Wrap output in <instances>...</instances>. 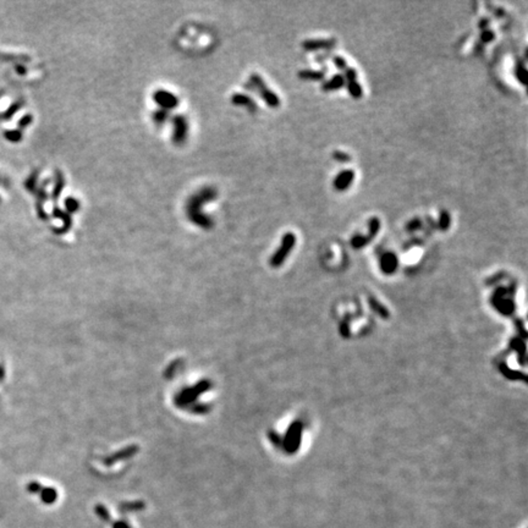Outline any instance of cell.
Returning a JSON list of instances; mask_svg holds the SVG:
<instances>
[{
	"label": "cell",
	"mask_w": 528,
	"mask_h": 528,
	"mask_svg": "<svg viewBox=\"0 0 528 528\" xmlns=\"http://www.w3.org/2000/svg\"><path fill=\"white\" fill-rule=\"evenodd\" d=\"M217 198V190L214 187H203L192 195L186 204L187 217L192 222L202 229L209 230L213 227V220L202 213V206Z\"/></svg>",
	"instance_id": "6da1fadb"
},
{
	"label": "cell",
	"mask_w": 528,
	"mask_h": 528,
	"mask_svg": "<svg viewBox=\"0 0 528 528\" xmlns=\"http://www.w3.org/2000/svg\"><path fill=\"white\" fill-rule=\"evenodd\" d=\"M212 387H213L212 380L202 379V380H199L195 387L184 388V389H182L181 391L175 396V399H174L175 406L179 407V409H181V410L190 409V406H191L192 404H195L201 395L206 394L207 391H209V390L212 389Z\"/></svg>",
	"instance_id": "7a4b0ae2"
},
{
	"label": "cell",
	"mask_w": 528,
	"mask_h": 528,
	"mask_svg": "<svg viewBox=\"0 0 528 528\" xmlns=\"http://www.w3.org/2000/svg\"><path fill=\"white\" fill-rule=\"evenodd\" d=\"M250 84L252 86V88L256 89L258 92V94L261 96V98L267 103L268 107L270 108H279L280 107V98L275 92H273L269 87L267 86V83L264 82V80L262 79L261 75L258 74H252L250 76Z\"/></svg>",
	"instance_id": "3957f363"
},
{
	"label": "cell",
	"mask_w": 528,
	"mask_h": 528,
	"mask_svg": "<svg viewBox=\"0 0 528 528\" xmlns=\"http://www.w3.org/2000/svg\"><path fill=\"white\" fill-rule=\"evenodd\" d=\"M296 245V235L294 232H286V234L282 236L281 244L280 247L277 250L273 257L270 258V265L273 268H279L280 265L285 262V259L287 258L290 252L292 251V249Z\"/></svg>",
	"instance_id": "277c9868"
},
{
	"label": "cell",
	"mask_w": 528,
	"mask_h": 528,
	"mask_svg": "<svg viewBox=\"0 0 528 528\" xmlns=\"http://www.w3.org/2000/svg\"><path fill=\"white\" fill-rule=\"evenodd\" d=\"M172 142L175 144H182L187 139L189 135V121L184 115H175L172 117Z\"/></svg>",
	"instance_id": "5b68a950"
},
{
	"label": "cell",
	"mask_w": 528,
	"mask_h": 528,
	"mask_svg": "<svg viewBox=\"0 0 528 528\" xmlns=\"http://www.w3.org/2000/svg\"><path fill=\"white\" fill-rule=\"evenodd\" d=\"M153 101L160 109L167 110V111L175 109L179 106V98L175 94H172L171 92L165 91V89H158V91L154 92Z\"/></svg>",
	"instance_id": "8992f818"
},
{
	"label": "cell",
	"mask_w": 528,
	"mask_h": 528,
	"mask_svg": "<svg viewBox=\"0 0 528 528\" xmlns=\"http://www.w3.org/2000/svg\"><path fill=\"white\" fill-rule=\"evenodd\" d=\"M336 46V39L335 38H316V39H306L302 42V48L307 52L314 51H329Z\"/></svg>",
	"instance_id": "52a82bcc"
},
{
	"label": "cell",
	"mask_w": 528,
	"mask_h": 528,
	"mask_svg": "<svg viewBox=\"0 0 528 528\" xmlns=\"http://www.w3.org/2000/svg\"><path fill=\"white\" fill-rule=\"evenodd\" d=\"M355 180V171L351 169H345L342 171H340L339 174L335 176L334 181H333V186L336 191L342 192L346 191L351 184Z\"/></svg>",
	"instance_id": "ba28073f"
},
{
	"label": "cell",
	"mask_w": 528,
	"mask_h": 528,
	"mask_svg": "<svg viewBox=\"0 0 528 528\" xmlns=\"http://www.w3.org/2000/svg\"><path fill=\"white\" fill-rule=\"evenodd\" d=\"M137 452H139V446H136V445H131V446L124 447L122 450H119L117 452H114V454L110 455V456L106 457L103 462H104V465H107V466H111V465L115 464V462L121 461V460H127V459H130V457L135 456Z\"/></svg>",
	"instance_id": "9c48e42d"
},
{
	"label": "cell",
	"mask_w": 528,
	"mask_h": 528,
	"mask_svg": "<svg viewBox=\"0 0 528 528\" xmlns=\"http://www.w3.org/2000/svg\"><path fill=\"white\" fill-rule=\"evenodd\" d=\"M231 103L235 104V106H239V107H245L246 109H249L250 111H256L257 110V104L256 102L253 101V99L251 98L250 96H247V94H244V93H235L232 94L231 97Z\"/></svg>",
	"instance_id": "30bf717a"
},
{
	"label": "cell",
	"mask_w": 528,
	"mask_h": 528,
	"mask_svg": "<svg viewBox=\"0 0 528 528\" xmlns=\"http://www.w3.org/2000/svg\"><path fill=\"white\" fill-rule=\"evenodd\" d=\"M346 84V80H345L344 75L342 74H336L332 77L330 80H328L325 83H323L322 91L324 92H332V91H337V89L342 88V87Z\"/></svg>",
	"instance_id": "8fae6325"
},
{
	"label": "cell",
	"mask_w": 528,
	"mask_h": 528,
	"mask_svg": "<svg viewBox=\"0 0 528 528\" xmlns=\"http://www.w3.org/2000/svg\"><path fill=\"white\" fill-rule=\"evenodd\" d=\"M297 76L305 81H322L325 77V71L323 70H301Z\"/></svg>",
	"instance_id": "7c38bea8"
},
{
	"label": "cell",
	"mask_w": 528,
	"mask_h": 528,
	"mask_svg": "<svg viewBox=\"0 0 528 528\" xmlns=\"http://www.w3.org/2000/svg\"><path fill=\"white\" fill-rule=\"evenodd\" d=\"M54 215L56 218H60V219L62 220V222H64V227H62V229L60 230L59 232H65V231H67V230L71 229V225H72L71 215L67 214V213H65V212H62L61 209L56 208V207L54 208Z\"/></svg>",
	"instance_id": "4fadbf2b"
},
{
	"label": "cell",
	"mask_w": 528,
	"mask_h": 528,
	"mask_svg": "<svg viewBox=\"0 0 528 528\" xmlns=\"http://www.w3.org/2000/svg\"><path fill=\"white\" fill-rule=\"evenodd\" d=\"M380 226H382V222H380L379 218L378 217L370 218L368 222V234H367V237H368L369 241H372V240L375 237V235L379 232Z\"/></svg>",
	"instance_id": "5bb4252c"
},
{
	"label": "cell",
	"mask_w": 528,
	"mask_h": 528,
	"mask_svg": "<svg viewBox=\"0 0 528 528\" xmlns=\"http://www.w3.org/2000/svg\"><path fill=\"white\" fill-rule=\"evenodd\" d=\"M451 226V215L446 211H442L439 214V220L437 222V227L442 231H446Z\"/></svg>",
	"instance_id": "9a60e30c"
},
{
	"label": "cell",
	"mask_w": 528,
	"mask_h": 528,
	"mask_svg": "<svg viewBox=\"0 0 528 528\" xmlns=\"http://www.w3.org/2000/svg\"><path fill=\"white\" fill-rule=\"evenodd\" d=\"M346 87H347V91H349L350 96H351L352 98H355V99L362 98V96H363V89H362V86L359 83V82L357 81L347 82Z\"/></svg>",
	"instance_id": "2e32d148"
},
{
	"label": "cell",
	"mask_w": 528,
	"mask_h": 528,
	"mask_svg": "<svg viewBox=\"0 0 528 528\" xmlns=\"http://www.w3.org/2000/svg\"><path fill=\"white\" fill-rule=\"evenodd\" d=\"M64 186H65L64 175H62L61 171H56V177H55V187H54V191H53V198L54 199L59 198L60 195H61V192H62V190H64Z\"/></svg>",
	"instance_id": "e0dca14e"
},
{
	"label": "cell",
	"mask_w": 528,
	"mask_h": 528,
	"mask_svg": "<svg viewBox=\"0 0 528 528\" xmlns=\"http://www.w3.org/2000/svg\"><path fill=\"white\" fill-rule=\"evenodd\" d=\"M515 76L516 79L521 82L522 84H526V79H527V70L526 66L522 61H517L516 66H515Z\"/></svg>",
	"instance_id": "ac0fdd59"
},
{
	"label": "cell",
	"mask_w": 528,
	"mask_h": 528,
	"mask_svg": "<svg viewBox=\"0 0 528 528\" xmlns=\"http://www.w3.org/2000/svg\"><path fill=\"white\" fill-rule=\"evenodd\" d=\"M382 263L384 270L392 272V270L395 269V267H396V258H395L394 253H385L384 256H383Z\"/></svg>",
	"instance_id": "d6986e66"
},
{
	"label": "cell",
	"mask_w": 528,
	"mask_h": 528,
	"mask_svg": "<svg viewBox=\"0 0 528 528\" xmlns=\"http://www.w3.org/2000/svg\"><path fill=\"white\" fill-rule=\"evenodd\" d=\"M368 242H369V240H368V237H367V235H356V236L352 237L351 246L354 247V249L360 250V249H363L364 246H367Z\"/></svg>",
	"instance_id": "ffe728a7"
},
{
	"label": "cell",
	"mask_w": 528,
	"mask_h": 528,
	"mask_svg": "<svg viewBox=\"0 0 528 528\" xmlns=\"http://www.w3.org/2000/svg\"><path fill=\"white\" fill-rule=\"evenodd\" d=\"M56 498L57 493L54 488H44V489L42 490V499H43V501L47 502V504L54 502L55 500H56Z\"/></svg>",
	"instance_id": "44dd1931"
},
{
	"label": "cell",
	"mask_w": 528,
	"mask_h": 528,
	"mask_svg": "<svg viewBox=\"0 0 528 528\" xmlns=\"http://www.w3.org/2000/svg\"><path fill=\"white\" fill-rule=\"evenodd\" d=\"M181 364H182L181 360H177V361L171 362V363L167 367V369H165L164 377L167 378V379H171V378L176 374V372L179 370L180 367H181Z\"/></svg>",
	"instance_id": "7402d4cb"
},
{
	"label": "cell",
	"mask_w": 528,
	"mask_h": 528,
	"mask_svg": "<svg viewBox=\"0 0 528 528\" xmlns=\"http://www.w3.org/2000/svg\"><path fill=\"white\" fill-rule=\"evenodd\" d=\"M167 117H169V111H167V110H163V109H158L156 110V111L153 112V115H152V119H153L154 124L157 125H163L165 121L167 120Z\"/></svg>",
	"instance_id": "603a6c76"
},
{
	"label": "cell",
	"mask_w": 528,
	"mask_h": 528,
	"mask_svg": "<svg viewBox=\"0 0 528 528\" xmlns=\"http://www.w3.org/2000/svg\"><path fill=\"white\" fill-rule=\"evenodd\" d=\"M65 208L69 212V214L76 213L80 209V201L75 198V197H67V198L65 199Z\"/></svg>",
	"instance_id": "cb8c5ba5"
},
{
	"label": "cell",
	"mask_w": 528,
	"mask_h": 528,
	"mask_svg": "<svg viewBox=\"0 0 528 528\" xmlns=\"http://www.w3.org/2000/svg\"><path fill=\"white\" fill-rule=\"evenodd\" d=\"M212 410V406L208 404H196L190 406V412L196 415H206L209 414Z\"/></svg>",
	"instance_id": "d4e9b609"
},
{
	"label": "cell",
	"mask_w": 528,
	"mask_h": 528,
	"mask_svg": "<svg viewBox=\"0 0 528 528\" xmlns=\"http://www.w3.org/2000/svg\"><path fill=\"white\" fill-rule=\"evenodd\" d=\"M423 226V222L419 218H414V219H411L410 222H407L406 224V230L409 232L411 231H416V230L421 229V227Z\"/></svg>",
	"instance_id": "484cf974"
},
{
	"label": "cell",
	"mask_w": 528,
	"mask_h": 528,
	"mask_svg": "<svg viewBox=\"0 0 528 528\" xmlns=\"http://www.w3.org/2000/svg\"><path fill=\"white\" fill-rule=\"evenodd\" d=\"M332 157L339 163H349V162H351V159H352L349 153L342 152V151H335L334 153L332 154Z\"/></svg>",
	"instance_id": "4316f807"
},
{
	"label": "cell",
	"mask_w": 528,
	"mask_h": 528,
	"mask_svg": "<svg viewBox=\"0 0 528 528\" xmlns=\"http://www.w3.org/2000/svg\"><path fill=\"white\" fill-rule=\"evenodd\" d=\"M333 62H334L335 66L337 67V69L340 70V71H345V70L347 69V62L346 60L344 59L342 56H339V55H333Z\"/></svg>",
	"instance_id": "83f0119b"
},
{
	"label": "cell",
	"mask_w": 528,
	"mask_h": 528,
	"mask_svg": "<svg viewBox=\"0 0 528 528\" xmlns=\"http://www.w3.org/2000/svg\"><path fill=\"white\" fill-rule=\"evenodd\" d=\"M494 38H495V33L489 28L483 29L482 33H480V41H482L483 43H490V42H492Z\"/></svg>",
	"instance_id": "f1b7e54d"
},
{
	"label": "cell",
	"mask_w": 528,
	"mask_h": 528,
	"mask_svg": "<svg viewBox=\"0 0 528 528\" xmlns=\"http://www.w3.org/2000/svg\"><path fill=\"white\" fill-rule=\"evenodd\" d=\"M144 504L142 501H135V502H126V504L121 505V510H142L143 509Z\"/></svg>",
	"instance_id": "f546056e"
},
{
	"label": "cell",
	"mask_w": 528,
	"mask_h": 528,
	"mask_svg": "<svg viewBox=\"0 0 528 528\" xmlns=\"http://www.w3.org/2000/svg\"><path fill=\"white\" fill-rule=\"evenodd\" d=\"M344 77L347 82L357 81V71L354 67H347L344 71Z\"/></svg>",
	"instance_id": "4dcf8cb0"
},
{
	"label": "cell",
	"mask_w": 528,
	"mask_h": 528,
	"mask_svg": "<svg viewBox=\"0 0 528 528\" xmlns=\"http://www.w3.org/2000/svg\"><path fill=\"white\" fill-rule=\"evenodd\" d=\"M96 512L99 515V516L102 517L103 520H109V512L107 511V509L104 506H102V505H97L96 506Z\"/></svg>",
	"instance_id": "1f68e13d"
},
{
	"label": "cell",
	"mask_w": 528,
	"mask_h": 528,
	"mask_svg": "<svg viewBox=\"0 0 528 528\" xmlns=\"http://www.w3.org/2000/svg\"><path fill=\"white\" fill-rule=\"evenodd\" d=\"M488 25H489V20H488V19H482V21H479L478 26H479L482 29H487Z\"/></svg>",
	"instance_id": "d6a6232c"
},
{
	"label": "cell",
	"mask_w": 528,
	"mask_h": 528,
	"mask_svg": "<svg viewBox=\"0 0 528 528\" xmlns=\"http://www.w3.org/2000/svg\"><path fill=\"white\" fill-rule=\"evenodd\" d=\"M114 528H129V526L125 522H117L114 525Z\"/></svg>",
	"instance_id": "836d02e7"
}]
</instances>
